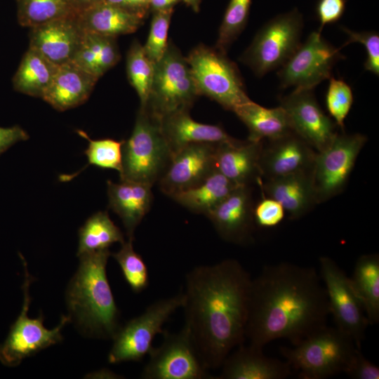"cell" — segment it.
<instances>
[{
	"label": "cell",
	"mask_w": 379,
	"mask_h": 379,
	"mask_svg": "<svg viewBox=\"0 0 379 379\" xmlns=\"http://www.w3.org/2000/svg\"><path fill=\"white\" fill-rule=\"evenodd\" d=\"M99 78L72 61L58 66L43 100L62 112L84 103Z\"/></svg>",
	"instance_id": "obj_22"
},
{
	"label": "cell",
	"mask_w": 379,
	"mask_h": 379,
	"mask_svg": "<svg viewBox=\"0 0 379 379\" xmlns=\"http://www.w3.org/2000/svg\"><path fill=\"white\" fill-rule=\"evenodd\" d=\"M302 28L297 8L277 15L258 31L239 60L258 77L279 69L300 45Z\"/></svg>",
	"instance_id": "obj_7"
},
{
	"label": "cell",
	"mask_w": 379,
	"mask_h": 379,
	"mask_svg": "<svg viewBox=\"0 0 379 379\" xmlns=\"http://www.w3.org/2000/svg\"><path fill=\"white\" fill-rule=\"evenodd\" d=\"M252 279L236 260L200 265L186 275L182 308L187 330L203 366L220 368L246 340Z\"/></svg>",
	"instance_id": "obj_1"
},
{
	"label": "cell",
	"mask_w": 379,
	"mask_h": 379,
	"mask_svg": "<svg viewBox=\"0 0 379 379\" xmlns=\"http://www.w3.org/2000/svg\"><path fill=\"white\" fill-rule=\"evenodd\" d=\"M312 171L260 180L258 184L266 197L280 203L289 218L296 220L317 204Z\"/></svg>",
	"instance_id": "obj_21"
},
{
	"label": "cell",
	"mask_w": 379,
	"mask_h": 379,
	"mask_svg": "<svg viewBox=\"0 0 379 379\" xmlns=\"http://www.w3.org/2000/svg\"><path fill=\"white\" fill-rule=\"evenodd\" d=\"M217 145L192 143L173 153L167 170L158 182L161 191L171 197L206 179L216 170Z\"/></svg>",
	"instance_id": "obj_16"
},
{
	"label": "cell",
	"mask_w": 379,
	"mask_h": 379,
	"mask_svg": "<svg viewBox=\"0 0 379 379\" xmlns=\"http://www.w3.org/2000/svg\"><path fill=\"white\" fill-rule=\"evenodd\" d=\"M58 65L38 51L29 48L23 55L13 77V89L19 93L43 98L56 73Z\"/></svg>",
	"instance_id": "obj_28"
},
{
	"label": "cell",
	"mask_w": 379,
	"mask_h": 379,
	"mask_svg": "<svg viewBox=\"0 0 379 379\" xmlns=\"http://www.w3.org/2000/svg\"><path fill=\"white\" fill-rule=\"evenodd\" d=\"M318 31L312 32L279 69L280 87L313 90L331 77L333 66L345 58Z\"/></svg>",
	"instance_id": "obj_12"
},
{
	"label": "cell",
	"mask_w": 379,
	"mask_h": 379,
	"mask_svg": "<svg viewBox=\"0 0 379 379\" xmlns=\"http://www.w3.org/2000/svg\"><path fill=\"white\" fill-rule=\"evenodd\" d=\"M262 349L244 343L230 352L221 365L219 379H284L291 374L288 363L265 355Z\"/></svg>",
	"instance_id": "obj_20"
},
{
	"label": "cell",
	"mask_w": 379,
	"mask_h": 379,
	"mask_svg": "<svg viewBox=\"0 0 379 379\" xmlns=\"http://www.w3.org/2000/svg\"><path fill=\"white\" fill-rule=\"evenodd\" d=\"M123 8L146 15L149 9V0H123Z\"/></svg>",
	"instance_id": "obj_45"
},
{
	"label": "cell",
	"mask_w": 379,
	"mask_h": 379,
	"mask_svg": "<svg viewBox=\"0 0 379 379\" xmlns=\"http://www.w3.org/2000/svg\"><path fill=\"white\" fill-rule=\"evenodd\" d=\"M116 39L102 35L101 50L98 57V72L100 77L114 67L120 59Z\"/></svg>",
	"instance_id": "obj_43"
},
{
	"label": "cell",
	"mask_w": 379,
	"mask_h": 379,
	"mask_svg": "<svg viewBox=\"0 0 379 379\" xmlns=\"http://www.w3.org/2000/svg\"><path fill=\"white\" fill-rule=\"evenodd\" d=\"M29 29V48L58 66L72 60L84 33L77 14L56 18Z\"/></svg>",
	"instance_id": "obj_19"
},
{
	"label": "cell",
	"mask_w": 379,
	"mask_h": 379,
	"mask_svg": "<svg viewBox=\"0 0 379 379\" xmlns=\"http://www.w3.org/2000/svg\"><path fill=\"white\" fill-rule=\"evenodd\" d=\"M22 27L32 28L56 18L77 14L67 0H15Z\"/></svg>",
	"instance_id": "obj_33"
},
{
	"label": "cell",
	"mask_w": 379,
	"mask_h": 379,
	"mask_svg": "<svg viewBox=\"0 0 379 379\" xmlns=\"http://www.w3.org/2000/svg\"><path fill=\"white\" fill-rule=\"evenodd\" d=\"M101 0H67L72 10L79 13L100 2Z\"/></svg>",
	"instance_id": "obj_46"
},
{
	"label": "cell",
	"mask_w": 379,
	"mask_h": 379,
	"mask_svg": "<svg viewBox=\"0 0 379 379\" xmlns=\"http://www.w3.org/2000/svg\"><path fill=\"white\" fill-rule=\"evenodd\" d=\"M341 29L347 34V40L342 46L345 47L351 43H359L366 51L364 69L372 74L379 75V34L375 31L356 32L345 27Z\"/></svg>",
	"instance_id": "obj_39"
},
{
	"label": "cell",
	"mask_w": 379,
	"mask_h": 379,
	"mask_svg": "<svg viewBox=\"0 0 379 379\" xmlns=\"http://www.w3.org/2000/svg\"><path fill=\"white\" fill-rule=\"evenodd\" d=\"M77 132L89 142L84 151L88 159V164L77 173L60 175L61 181L70 180L89 165H94L103 169L117 170L119 173L121 171L122 145L124 140L117 141L110 138L92 140L84 131L77 130Z\"/></svg>",
	"instance_id": "obj_32"
},
{
	"label": "cell",
	"mask_w": 379,
	"mask_h": 379,
	"mask_svg": "<svg viewBox=\"0 0 379 379\" xmlns=\"http://www.w3.org/2000/svg\"><path fill=\"white\" fill-rule=\"evenodd\" d=\"M121 230L107 211H98L89 217L79 230L77 256L109 248L114 243L124 242Z\"/></svg>",
	"instance_id": "obj_31"
},
{
	"label": "cell",
	"mask_w": 379,
	"mask_h": 379,
	"mask_svg": "<svg viewBox=\"0 0 379 379\" xmlns=\"http://www.w3.org/2000/svg\"><path fill=\"white\" fill-rule=\"evenodd\" d=\"M319 266L330 314L333 317L336 328L350 336L360 349L369 322L354 292L350 277L329 257H320Z\"/></svg>",
	"instance_id": "obj_13"
},
{
	"label": "cell",
	"mask_w": 379,
	"mask_h": 379,
	"mask_svg": "<svg viewBox=\"0 0 379 379\" xmlns=\"http://www.w3.org/2000/svg\"><path fill=\"white\" fill-rule=\"evenodd\" d=\"M263 141L259 159L265 180L312 171L317 151L293 131Z\"/></svg>",
	"instance_id": "obj_17"
},
{
	"label": "cell",
	"mask_w": 379,
	"mask_h": 379,
	"mask_svg": "<svg viewBox=\"0 0 379 379\" xmlns=\"http://www.w3.org/2000/svg\"><path fill=\"white\" fill-rule=\"evenodd\" d=\"M154 64L147 55L143 46L133 41L126 57V72L131 85L140 98V106L146 105L154 77Z\"/></svg>",
	"instance_id": "obj_34"
},
{
	"label": "cell",
	"mask_w": 379,
	"mask_h": 379,
	"mask_svg": "<svg viewBox=\"0 0 379 379\" xmlns=\"http://www.w3.org/2000/svg\"><path fill=\"white\" fill-rule=\"evenodd\" d=\"M133 241L131 239L124 241L121 248L111 255L119 265L131 290L140 293L148 286L149 272L143 258L135 251Z\"/></svg>",
	"instance_id": "obj_35"
},
{
	"label": "cell",
	"mask_w": 379,
	"mask_h": 379,
	"mask_svg": "<svg viewBox=\"0 0 379 379\" xmlns=\"http://www.w3.org/2000/svg\"><path fill=\"white\" fill-rule=\"evenodd\" d=\"M346 2V0H318L316 14L320 22L319 32H321L325 25L336 22L341 18L345 10Z\"/></svg>",
	"instance_id": "obj_42"
},
{
	"label": "cell",
	"mask_w": 379,
	"mask_h": 379,
	"mask_svg": "<svg viewBox=\"0 0 379 379\" xmlns=\"http://www.w3.org/2000/svg\"><path fill=\"white\" fill-rule=\"evenodd\" d=\"M187 6L191 7L194 11L197 12L199 10V6L201 0H181Z\"/></svg>",
	"instance_id": "obj_48"
},
{
	"label": "cell",
	"mask_w": 379,
	"mask_h": 379,
	"mask_svg": "<svg viewBox=\"0 0 379 379\" xmlns=\"http://www.w3.org/2000/svg\"><path fill=\"white\" fill-rule=\"evenodd\" d=\"M263 141L236 140L217 145L216 170L237 185H251L261 178L259 159Z\"/></svg>",
	"instance_id": "obj_23"
},
{
	"label": "cell",
	"mask_w": 379,
	"mask_h": 379,
	"mask_svg": "<svg viewBox=\"0 0 379 379\" xmlns=\"http://www.w3.org/2000/svg\"><path fill=\"white\" fill-rule=\"evenodd\" d=\"M252 0H230L219 28L215 48L226 53L246 27Z\"/></svg>",
	"instance_id": "obj_36"
},
{
	"label": "cell",
	"mask_w": 379,
	"mask_h": 379,
	"mask_svg": "<svg viewBox=\"0 0 379 379\" xmlns=\"http://www.w3.org/2000/svg\"><path fill=\"white\" fill-rule=\"evenodd\" d=\"M199 95H205L233 112L249 102L241 74L226 53L200 44L186 57Z\"/></svg>",
	"instance_id": "obj_6"
},
{
	"label": "cell",
	"mask_w": 379,
	"mask_h": 379,
	"mask_svg": "<svg viewBox=\"0 0 379 379\" xmlns=\"http://www.w3.org/2000/svg\"><path fill=\"white\" fill-rule=\"evenodd\" d=\"M233 112L247 127L250 141L271 140L293 131L286 113L279 105L267 108L251 100Z\"/></svg>",
	"instance_id": "obj_27"
},
{
	"label": "cell",
	"mask_w": 379,
	"mask_h": 379,
	"mask_svg": "<svg viewBox=\"0 0 379 379\" xmlns=\"http://www.w3.org/2000/svg\"><path fill=\"white\" fill-rule=\"evenodd\" d=\"M109 248L82 254L66 291L70 319L88 335L112 338L120 327L119 310L107 277Z\"/></svg>",
	"instance_id": "obj_3"
},
{
	"label": "cell",
	"mask_w": 379,
	"mask_h": 379,
	"mask_svg": "<svg viewBox=\"0 0 379 379\" xmlns=\"http://www.w3.org/2000/svg\"><path fill=\"white\" fill-rule=\"evenodd\" d=\"M28 139V133L18 125L0 126V155L16 142Z\"/></svg>",
	"instance_id": "obj_44"
},
{
	"label": "cell",
	"mask_w": 379,
	"mask_h": 379,
	"mask_svg": "<svg viewBox=\"0 0 379 379\" xmlns=\"http://www.w3.org/2000/svg\"><path fill=\"white\" fill-rule=\"evenodd\" d=\"M329 314L326 289L314 268L266 265L251 281L245 337L261 348L280 338L296 345L327 326Z\"/></svg>",
	"instance_id": "obj_2"
},
{
	"label": "cell",
	"mask_w": 379,
	"mask_h": 379,
	"mask_svg": "<svg viewBox=\"0 0 379 379\" xmlns=\"http://www.w3.org/2000/svg\"><path fill=\"white\" fill-rule=\"evenodd\" d=\"M293 346L279 350L301 379H324L343 372L357 348L350 336L327 326Z\"/></svg>",
	"instance_id": "obj_5"
},
{
	"label": "cell",
	"mask_w": 379,
	"mask_h": 379,
	"mask_svg": "<svg viewBox=\"0 0 379 379\" xmlns=\"http://www.w3.org/2000/svg\"><path fill=\"white\" fill-rule=\"evenodd\" d=\"M285 211L277 201L264 197L253 208L255 224L260 227H272L284 219Z\"/></svg>",
	"instance_id": "obj_40"
},
{
	"label": "cell",
	"mask_w": 379,
	"mask_h": 379,
	"mask_svg": "<svg viewBox=\"0 0 379 379\" xmlns=\"http://www.w3.org/2000/svg\"><path fill=\"white\" fill-rule=\"evenodd\" d=\"M326 106L329 117H332L342 131L345 128V120L354 101L351 86L343 79L331 77L326 93Z\"/></svg>",
	"instance_id": "obj_37"
},
{
	"label": "cell",
	"mask_w": 379,
	"mask_h": 379,
	"mask_svg": "<svg viewBox=\"0 0 379 379\" xmlns=\"http://www.w3.org/2000/svg\"><path fill=\"white\" fill-rule=\"evenodd\" d=\"M198 96L186 58L170 40L163 57L154 64L152 84L144 106L161 118L174 112L190 111Z\"/></svg>",
	"instance_id": "obj_8"
},
{
	"label": "cell",
	"mask_w": 379,
	"mask_h": 379,
	"mask_svg": "<svg viewBox=\"0 0 379 379\" xmlns=\"http://www.w3.org/2000/svg\"><path fill=\"white\" fill-rule=\"evenodd\" d=\"M181 0H149V8L154 11L173 7Z\"/></svg>",
	"instance_id": "obj_47"
},
{
	"label": "cell",
	"mask_w": 379,
	"mask_h": 379,
	"mask_svg": "<svg viewBox=\"0 0 379 379\" xmlns=\"http://www.w3.org/2000/svg\"><path fill=\"white\" fill-rule=\"evenodd\" d=\"M238 186L215 170L200 184L171 198L189 211L206 216Z\"/></svg>",
	"instance_id": "obj_30"
},
{
	"label": "cell",
	"mask_w": 379,
	"mask_h": 379,
	"mask_svg": "<svg viewBox=\"0 0 379 379\" xmlns=\"http://www.w3.org/2000/svg\"><path fill=\"white\" fill-rule=\"evenodd\" d=\"M292 131L317 152L328 148L338 134L337 125L319 105L313 90L295 88L279 98Z\"/></svg>",
	"instance_id": "obj_15"
},
{
	"label": "cell",
	"mask_w": 379,
	"mask_h": 379,
	"mask_svg": "<svg viewBox=\"0 0 379 379\" xmlns=\"http://www.w3.org/2000/svg\"><path fill=\"white\" fill-rule=\"evenodd\" d=\"M366 141L365 135L342 131L328 148L317 152L312 174L317 204L327 201L344 190Z\"/></svg>",
	"instance_id": "obj_10"
},
{
	"label": "cell",
	"mask_w": 379,
	"mask_h": 379,
	"mask_svg": "<svg viewBox=\"0 0 379 379\" xmlns=\"http://www.w3.org/2000/svg\"><path fill=\"white\" fill-rule=\"evenodd\" d=\"M172 156L160 118L140 106L131 135L122 145L120 180L153 186L167 170Z\"/></svg>",
	"instance_id": "obj_4"
},
{
	"label": "cell",
	"mask_w": 379,
	"mask_h": 379,
	"mask_svg": "<svg viewBox=\"0 0 379 379\" xmlns=\"http://www.w3.org/2000/svg\"><path fill=\"white\" fill-rule=\"evenodd\" d=\"M108 207L121 220L128 239L149 212L153 199L152 187L141 182L107 180Z\"/></svg>",
	"instance_id": "obj_24"
},
{
	"label": "cell",
	"mask_w": 379,
	"mask_h": 379,
	"mask_svg": "<svg viewBox=\"0 0 379 379\" xmlns=\"http://www.w3.org/2000/svg\"><path fill=\"white\" fill-rule=\"evenodd\" d=\"M343 372L353 379H379V368L368 360L359 348L354 350Z\"/></svg>",
	"instance_id": "obj_41"
},
{
	"label": "cell",
	"mask_w": 379,
	"mask_h": 379,
	"mask_svg": "<svg viewBox=\"0 0 379 379\" xmlns=\"http://www.w3.org/2000/svg\"><path fill=\"white\" fill-rule=\"evenodd\" d=\"M22 259L25 267V280L22 286L24 293L22 311L11 325L6 339L0 345V361L7 366H18L23 359L61 342V330L71 320L69 316H62L60 324L49 330L44 326L43 315L40 314L35 319L28 317L30 302L29 288L32 277L28 273L25 260L23 258Z\"/></svg>",
	"instance_id": "obj_11"
},
{
	"label": "cell",
	"mask_w": 379,
	"mask_h": 379,
	"mask_svg": "<svg viewBox=\"0 0 379 379\" xmlns=\"http://www.w3.org/2000/svg\"><path fill=\"white\" fill-rule=\"evenodd\" d=\"M352 287L359 300L369 324L379 321V255L364 254L357 259Z\"/></svg>",
	"instance_id": "obj_29"
},
{
	"label": "cell",
	"mask_w": 379,
	"mask_h": 379,
	"mask_svg": "<svg viewBox=\"0 0 379 379\" xmlns=\"http://www.w3.org/2000/svg\"><path fill=\"white\" fill-rule=\"evenodd\" d=\"M173 7L154 11L146 44L143 46L148 58L156 63L163 57L168 46V32Z\"/></svg>",
	"instance_id": "obj_38"
},
{
	"label": "cell",
	"mask_w": 379,
	"mask_h": 379,
	"mask_svg": "<svg viewBox=\"0 0 379 379\" xmlns=\"http://www.w3.org/2000/svg\"><path fill=\"white\" fill-rule=\"evenodd\" d=\"M160 124L173 154L192 143L220 144L232 142L237 140L219 125L204 124L194 121L188 110L166 114L160 118Z\"/></svg>",
	"instance_id": "obj_25"
},
{
	"label": "cell",
	"mask_w": 379,
	"mask_h": 379,
	"mask_svg": "<svg viewBox=\"0 0 379 379\" xmlns=\"http://www.w3.org/2000/svg\"><path fill=\"white\" fill-rule=\"evenodd\" d=\"M251 185L237 187L206 216L218 235L235 244H246L252 239L254 229Z\"/></svg>",
	"instance_id": "obj_18"
},
{
	"label": "cell",
	"mask_w": 379,
	"mask_h": 379,
	"mask_svg": "<svg viewBox=\"0 0 379 379\" xmlns=\"http://www.w3.org/2000/svg\"><path fill=\"white\" fill-rule=\"evenodd\" d=\"M145 16L102 2L77 13L78 22L84 31L115 38L135 32L143 23Z\"/></svg>",
	"instance_id": "obj_26"
},
{
	"label": "cell",
	"mask_w": 379,
	"mask_h": 379,
	"mask_svg": "<svg viewBox=\"0 0 379 379\" xmlns=\"http://www.w3.org/2000/svg\"><path fill=\"white\" fill-rule=\"evenodd\" d=\"M163 342L149 352L144 379L211 378L203 366L185 327L178 333L164 331Z\"/></svg>",
	"instance_id": "obj_14"
},
{
	"label": "cell",
	"mask_w": 379,
	"mask_h": 379,
	"mask_svg": "<svg viewBox=\"0 0 379 379\" xmlns=\"http://www.w3.org/2000/svg\"><path fill=\"white\" fill-rule=\"evenodd\" d=\"M184 294L160 299L149 305L140 315L120 326L112 338L113 344L108 354L110 364L138 361L152 350V342L169 317L182 307Z\"/></svg>",
	"instance_id": "obj_9"
}]
</instances>
